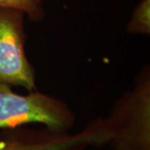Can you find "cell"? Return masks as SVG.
I'll list each match as a JSON object with an SVG mask.
<instances>
[{"label": "cell", "instance_id": "1", "mask_svg": "<svg viewBox=\"0 0 150 150\" xmlns=\"http://www.w3.org/2000/svg\"><path fill=\"white\" fill-rule=\"evenodd\" d=\"M105 120L111 150H150L149 64L140 69L133 88L115 100Z\"/></svg>", "mask_w": 150, "mask_h": 150}, {"label": "cell", "instance_id": "2", "mask_svg": "<svg viewBox=\"0 0 150 150\" xmlns=\"http://www.w3.org/2000/svg\"><path fill=\"white\" fill-rule=\"evenodd\" d=\"M76 115L64 100L37 90L26 95L0 83V130L40 124L55 133H69Z\"/></svg>", "mask_w": 150, "mask_h": 150}, {"label": "cell", "instance_id": "3", "mask_svg": "<svg viewBox=\"0 0 150 150\" xmlns=\"http://www.w3.org/2000/svg\"><path fill=\"white\" fill-rule=\"evenodd\" d=\"M110 137L105 118L97 117L74 134L55 133L46 128L1 130L0 150H86L93 146L106 145Z\"/></svg>", "mask_w": 150, "mask_h": 150}, {"label": "cell", "instance_id": "4", "mask_svg": "<svg viewBox=\"0 0 150 150\" xmlns=\"http://www.w3.org/2000/svg\"><path fill=\"white\" fill-rule=\"evenodd\" d=\"M23 12L0 7V83L36 90V71L25 54Z\"/></svg>", "mask_w": 150, "mask_h": 150}, {"label": "cell", "instance_id": "5", "mask_svg": "<svg viewBox=\"0 0 150 150\" xmlns=\"http://www.w3.org/2000/svg\"><path fill=\"white\" fill-rule=\"evenodd\" d=\"M127 31L133 34L150 33V0H140L134 7L131 20L127 25Z\"/></svg>", "mask_w": 150, "mask_h": 150}, {"label": "cell", "instance_id": "6", "mask_svg": "<svg viewBox=\"0 0 150 150\" xmlns=\"http://www.w3.org/2000/svg\"><path fill=\"white\" fill-rule=\"evenodd\" d=\"M0 7L18 9L34 23L41 22L46 16L43 0H0Z\"/></svg>", "mask_w": 150, "mask_h": 150}]
</instances>
